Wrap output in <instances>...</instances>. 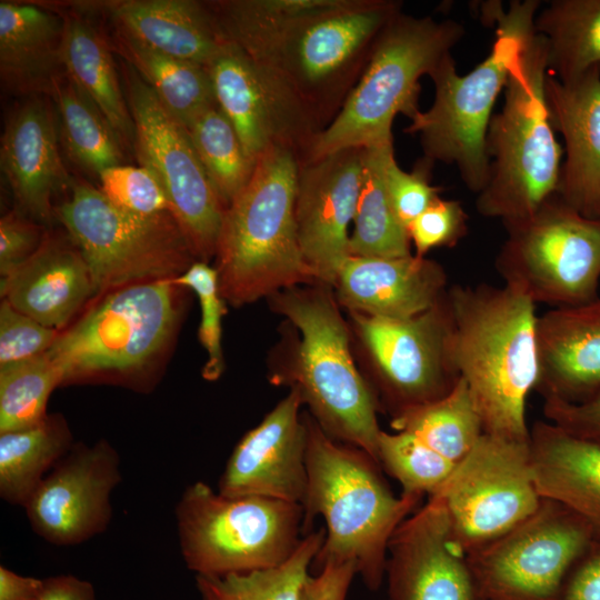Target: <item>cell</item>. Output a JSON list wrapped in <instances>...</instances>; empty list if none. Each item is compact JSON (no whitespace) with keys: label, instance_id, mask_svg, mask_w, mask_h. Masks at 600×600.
<instances>
[{"label":"cell","instance_id":"cell-21","mask_svg":"<svg viewBox=\"0 0 600 600\" xmlns=\"http://www.w3.org/2000/svg\"><path fill=\"white\" fill-rule=\"evenodd\" d=\"M301 397L289 393L236 444L218 482L227 497L254 496L302 504L307 487V424Z\"/></svg>","mask_w":600,"mask_h":600},{"label":"cell","instance_id":"cell-44","mask_svg":"<svg viewBox=\"0 0 600 600\" xmlns=\"http://www.w3.org/2000/svg\"><path fill=\"white\" fill-rule=\"evenodd\" d=\"M59 331L18 311L2 299L0 304V367L46 353Z\"/></svg>","mask_w":600,"mask_h":600},{"label":"cell","instance_id":"cell-37","mask_svg":"<svg viewBox=\"0 0 600 600\" xmlns=\"http://www.w3.org/2000/svg\"><path fill=\"white\" fill-rule=\"evenodd\" d=\"M324 536V528L303 536L291 557L274 568L226 576H196L201 600H299Z\"/></svg>","mask_w":600,"mask_h":600},{"label":"cell","instance_id":"cell-50","mask_svg":"<svg viewBox=\"0 0 600 600\" xmlns=\"http://www.w3.org/2000/svg\"><path fill=\"white\" fill-rule=\"evenodd\" d=\"M42 581L0 566V600H37Z\"/></svg>","mask_w":600,"mask_h":600},{"label":"cell","instance_id":"cell-38","mask_svg":"<svg viewBox=\"0 0 600 600\" xmlns=\"http://www.w3.org/2000/svg\"><path fill=\"white\" fill-rule=\"evenodd\" d=\"M193 148L227 208L250 180L256 163L247 156L231 122L214 104L187 127Z\"/></svg>","mask_w":600,"mask_h":600},{"label":"cell","instance_id":"cell-5","mask_svg":"<svg viewBox=\"0 0 600 600\" xmlns=\"http://www.w3.org/2000/svg\"><path fill=\"white\" fill-rule=\"evenodd\" d=\"M298 156L273 148L261 156L246 187L224 209L216 250L220 293L232 306L304 283H317L296 223Z\"/></svg>","mask_w":600,"mask_h":600},{"label":"cell","instance_id":"cell-18","mask_svg":"<svg viewBox=\"0 0 600 600\" xmlns=\"http://www.w3.org/2000/svg\"><path fill=\"white\" fill-rule=\"evenodd\" d=\"M381 431L378 461L399 481L402 494L436 492L466 459L483 433L466 381L460 378L443 398L410 409Z\"/></svg>","mask_w":600,"mask_h":600},{"label":"cell","instance_id":"cell-17","mask_svg":"<svg viewBox=\"0 0 600 600\" xmlns=\"http://www.w3.org/2000/svg\"><path fill=\"white\" fill-rule=\"evenodd\" d=\"M218 107L254 163L273 148L303 161L324 129L302 98L279 76L228 40L207 67Z\"/></svg>","mask_w":600,"mask_h":600},{"label":"cell","instance_id":"cell-31","mask_svg":"<svg viewBox=\"0 0 600 600\" xmlns=\"http://www.w3.org/2000/svg\"><path fill=\"white\" fill-rule=\"evenodd\" d=\"M64 17L62 59L67 77L93 102L121 144L134 146V126L121 89L111 47L87 16Z\"/></svg>","mask_w":600,"mask_h":600},{"label":"cell","instance_id":"cell-9","mask_svg":"<svg viewBox=\"0 0 600 600\" xmlns=\"http://www.w3.org/2000/svg\"><path fill=\"white\" fill-rule=\"evenodd\" d=\"M463 34V26L456 20L397 14L377 38L361 77L303 161L393 141L396 116L411 120L420 111V78L451 54Z\"/></svg>","mask_w":600,"mask_h":600},{"label":"cell","instance_id":"cell-3","mask_svg":"<svg viewBox=\"0 0 600 600\" xmlns=\"http://www.w3.org/2000/svg\"><path fill=\"white\" fill-rule=\"evenodd\" d=\"M303 417L308 432L303 536L311 532L316 517L326 522L313 564L319 569L327 562H353L364 586L376 591L384 579L389 540L420 499L396 497L377 460L329 437L311 416Z\"/></svg>","mask_w":600,"mask_h":600},{"label":"cell","instance_id":"cell-32","mask_svg":"<svg viewBox=\"0 0 600 600\" xmlns=\"http://www.w3.org/2000/svg\"><path fill=\"white\" fill-rule=\"evenodd\" d=\"M114 50L154 91L166 109L186 128L217 104L207 68L156 51L114 29Z\"/></svg>","mask_w":600,"mask_h":600},{"label":"cell","instance_id":"cell-19","mask_svg":"<svg viewBox=\"0 0 600 600\" xmlns=\"http://www.w3.org/2000/svg\"><path fill=\"white\" fill-rule=\"evenodd\" d=\"M118 451L104 439L72 449L44 477L23 507L33 532L54 546H76L103 533L111 494L121 482Z\"/></svg>","mask_w":600,"mask_h":600},{"label":"cell","instance_id":"cell-33","mask_svg":"<svg viewBox=\"0 0 600 600\" xmlns=\"http://www.w3.org/2000/svg\"><path fill=\"white\" fill-rule=\"evenodd\" d=\"M76 442L67 420L59 413L41 422L0 433V497L24 507L44 477Z\"/></svg>","mask_w":600,"mask_h":600},{"label":"cell","instance_id":"cell-27","mask_svg":"<svg viewBox=\"0 0 600 600\" xmlns=\"http://www.w3.org/2000/svg\"><path fill=\"white\" fill-rule=\"evenodd\" d=\"M74 12L107 14L114 29L147 47L207 68L228 42L209 7L193 0L82 1Z\"/></svg>","mask_w":600,"mask_h":600},{"label":"cell","instance_id":"cell-29","mask_svg":"<svg viewBox=\"0 0 600 600\" xmlns=\"http://www.w3.org/2000/svg\"><path fill=\"white\" fill-rule=\"evenodd\" d=\"M64 17L41 6L0 2V76L13 94L52 96L67 76Z\"/></svg>","mask_w":600,"mask_h":600},{"label":"cell","instance_id":"cell-34","mask_svg":"<svg viewBox=\"0 0 600 600\" xmlns=\"http://www.w3.org/2000/svg\"><path fill=\"white\" fill-rule=\"evenodd\" d=\"M534 27L547 43L549 74L564 81L600 67V0H552Z\"/></svg>","mask_w":600,"mask_h":600},{"label":"cell","instance_id":"cell-46","mask_svg":"<svg viewBox=\"0 0 600 600\" xmlns=\"http://www.w3.org/2000/svg\"><path fill=\"white\" fill-rule=\"evenodd\" d=\"M543 414L549 422L571 434L600 439V391L578 403L544 400Z\"/></svg>","mask_w":600,"mask_h":600},{"label":"cell","instance_id":"cell-20","mask_svg":"<svg viewBox=\"0 0 600 600\" xmlns=\"http://www.w3.org/2000/svg\"><path fill=\"white\" fill-rule=\"evenodd\" d=\"M366 147L299 163L296 223L303 260L317 283L334 287L350 256L348 227L362 184Z\"/></svg>","mask_w":600,"mask_h":600},{"label":"cell","instance_id":"cell-13","mask_svg":"<svg viewBox=\"0 0 600 600\" xmlns=\"http://www.w3.org/2000/svg\"><path fill=\"white\" fill-rule=\"evenodd\" d=\"M592 541V531L581 517L542 498L533 513L466 556L478 599L556 600Z\"/></svg>","mask_w":600,"mask_h":600},{"label":"cell","instance_id":"cell-41","mask_svg":"<svg viewBox=\"0 0 600 600\" xmlns=\"http://www.w3.org/2000/svg\"><path fill=\"white\" fill-rule=\"evenodd\" d=\"M99 179L103 194L126 211L140 216L170 212L160 182L146 167H111L103 170Z\"/></svg>","mask_w":600,"mask_h":600},{"label":"cell","instance_id":"cell-1","mask_svg":"<svg viewBox=\"0 0 600 600\" xmlns=\"http://www.w3.org/2000/svg\"><path fill=\"white\" fill-rule=\"evenodd\" d=\"M208 3L226 39L286 81L324 128L361 77L377 38L402 11L394 0Z\"/></svg>","mask_w":600,"mask_h":600},{"label":"cell","instance_id":"cell-14","mask_svg":"<svg viewBox=\"0 0 600 600\" xmlns=\"http://www.w3.org/2000/svg\"><path fill=\"white\" fill-rule=\"evenodd\" d=\"M123 88L134 126L137 159L160 182L169 211L196 259L207 262L216 256L226 207L200 162L187 128L129 64L123 69Z\"/></svg>","mask_w":600,"mask_h":600},{"label":"cell","instance_id":"cell-23","mask_svg":"<svg viewBox=\"0 0 600 600\" xmlns=\"http://www.w3.org/2000/svg\"><path fill=\"white\" fill-rule=\"evenodd\" d=\"M544 97L566 149L557 194L584 217L600 219V67L564 81L548 73Z\"/></svg>","mask_w":600,"mask_h":600},{"label":"cell","instance_id":"cell-39","mask_svg":"<svg viewBox=\"0 0 600 600\" xmlns=\"http://www.w3.org/2000/svg\"><path fill=\"white\" fill-rule=\"evenodd\" d=\"M57 387H61L60 373L47 352L0 367V433L41 422Z\"/></svg>","mask_w":600,"mask_h":600},{"label":"cell","instance_id":"cell-25","mask_svg":"<svg viewBox=\"0 0 600 600\" xmlns=\"http://www.w3.org/2000/svg\"><path fill=\"white\" fill-rule=\"evenodd\" d=\"M538 377L543 400L584 401L600 391V296L551 308L536 323Z\"/></svg>","mask_w":600,"mask_h":600},{"label":"cell","instance_id":"cell-43","mask_svg":"<svg viewBox=\"0 0 600 600\" xmlns=\"http://www.w3.org/2000/svg\"><path fill=\"white\" fill-rule=\"evenodd\" d=\"M468 216L458 200L436 198L407 228L416 256L432 249L452 248L468 232Z\"/></svg>","mask_w":600,"mask_h":600},{"label":"cell","instance_id":"cell-6","mask_svg":"<svg viewBox=\"0 0 600 600\" xmlns=\"http://www.w3.org/2000/svg\"><path fill=\"white\" fill-rule=\"evenodd\" d=\"M181 289L163 279L109 291L47 351L61 387L110 383L149 390L176 334Z\"/></svg>","mask_w":600,"mask_h":600},{"label":"cell","instance_id":"cell-16","mask_svg":"<svg viewBox=\"0 0 600 600\" xmlns=\"http://www.w3.org/2000/svg\"><path fill=\"white\" fill-rule=\"evenodd\" d=\"M351 316L372 360L377 391L392 418L443 398L460 379L449 356L446 293L408 319Z\"/></svg>","mask_w":600,"mask_h":600},{"label":"cell","instance_id":"cell-7","mask_svg":"<svg viewBox=\"0 0 600 600\" xmlns=\"http://www.w3.org/2000/svg\"><path fill=\"white\" fill-rule=\"evenodd\" d=\"M547 74V43L534 31L510 72L502 108L490 120L489 176L476 200L478 213L503 226L529 217L558 190L563 151L548 114Z\"/></svg>","mask_w":600,"mask_h":600},{"label":"cell","instance_id":"cell-22","mask_svg":"<svg viewBox=\"0 0 600 600\" xmlns=\"http://www.w3.org/2000/svg\"><path fill=\"white\" fill-rule=\"evenodd\" d=\"M449 532L438 494L399 524L387 552L390 600H479L466 557L454 550Z\"/></svg>","mask_w":600,"mask_h":600},{"label":"cell","instance_id":"cell-35","mask_svg":"<svg viewBox=\"0 0 600 600\" xmlns=\"http://www.w3.org/2000/svg\"><path fill=\"white\" fill-rule=\"evenodd\" d=\"M393 143L366 147L362 184L349 239V253L357 257L401 258L411 256V241L398 220L384 182V161Z\"/></svg>","mask_w":600,"mask_h":600},{"label":"cell","instance_id":"cell-28","mask_svg":"<svg viewBox=\"0 0 600 600\" xmlns=\"http://www.w3.org/2000/svg\"><path fill=\"white\" fill-rule=\"evenodd\" d=\"M0 292L18 311L59 330L96 289L87 262L69 234H46L40 248L1 279Z\"/></svg>","mask_w":600,"mask_h":600},{"label":"cell","instance_id":"cell-48","mask_svg":"<svg viewBox=\"0 0 600 600\" xmlns=\"http://www.w3.org/2000/svg\"><path fill=\"white\" fill-rule=\"evenodd\" d=\"M357 576L353 562H327L306 579L299 600H347L352 580Z\"/></svg>","mask_w":600,"mask_h":600},{"label":"cell","instance_id":"cell-2","mask_svg":"<svg viewBox=\"0 0 600 600\" xmlns=\"http://www.w3.org/2000/svg\"><path fill=\"white\" fill-rule=\"evenodd\" d=\"M450 360L472 394L483 433L528 442V394L538 377L536 303L503 284L447 289Z\"/></svg>","mask_w":600,"mask_h":600},{"label":"cell","instance_id":"cell-42","mask_svg":"<svg viewBox=\"0 0 600 600\" xmlns=\"http://www.w3.org/2000/svg\"><path fill=\"white\" fill-rule=\"evenodd\" d=\"M433 163L434 161L423 156L413 169L407 172L398 166L393 150L386 158V188L392 209L406 228L440 197L441 188L430 183Z\"/></svg>","mask_w":600,"mask_h":600},{"label":"cell","instance_id":"cell-4","mask_svg":"<svg viewBox=\"0 0 600 600\" xmlns=\"http://www.w3.org/2000/svg\"><path fill=\"white\" fill-rule=\"evenodd\" d=\"M539 0L481 3V19L494 27V41L487 57L460 76L451 54L429 74L434 99L419 111L404 132L419 134L424 157L454 164L467 188L480 193L487 184L489 159L486 138L493 106L504 90L527 39L536 31Z\"/></svg>","mask_w":600,"mask_h":600},{"label":"cell","instance_id":"cell-12","mask_svg":"<svg viewBox=\"0 0 600 600\" xmlns=\"http://www.w3.org/2000/svg\"><path fill=\"white\" fill-rule=\"evenodd\" d=\"M504 229L494 266L506 284L551 308L599 297L600 219L584 217L554 193Z\"/></svg>","mask_w":600,"mask_h":600},{"label":"cell","instance_id":"cell-40","mask_svg":"<svg viewBox=\"0 0 600 600\" xmlns=\"http://www.w3.org/2000/svg\"><path fill=\"white\" fill-rule=\"evenodd\" d=\"M172 282L193 290L199 299L201 321L198 337L208 354L202 376L207 380H216L221 376L224 366L221 337L222 318L227 312L226 301L220 293L218 272L207 262L196 261L182 274L173 278Z\"/></svg>","mask_w":600,"mask_h":600},{"label":"cell","instance_id":"cell-10","mask_svg":"<svg viewBox=\"0 0 600 600\" xmlns=\"http://www.w3.org/2000/svg\"><path fill=\"white\" fill-rule=\"evenodd\" d=\"M174 513L182 559L196 576L278 567L303 538L301 504L254 496L227 497L203 481L184 489Z\"/></svg>","mask_w":600,"mask_h":600},{"label":"cell","instance_id":"cell-11","mask_svg":"<svg viewBox=\"0 0 600 600\" xmlns=\"http://www.w3.org/2000/svg\"><path fill=\"white\" fill-rule=\"evenodd\" d=\"M54 214L87 262L96 292L173 279L196 262L170 212L126 211L88 183L73 181Z\"/></svg>","mask_w":600,"mask_h":600},{"label":"cell","instance_id":"cell-36","mask_svg":"<svg viewBox=\"0 0 600 600\" xmlns=\"http://www.w3.org/2000/svg\"><path fill=\"white\" fill-rule=\"evenodd\" d=\"M52 99L70 159L96 176L123 164L121 142L93 102L66 76Z\"/></svg>","mask_w":600,"mask_h":600},{"label":"cell","instance_id":"cell-49","mask_svg":"<svg viewBox=\"0 0 600 600\" xmlns=\"http://www.w3.org/2000/svg\"><path fill=\"white\" fill-rule=\"evenodd\" d=\"M37 600H96L93 586L71 574L43 579Z\"/></svg>","mask_w":600,"mask_h":600},{"label":"cell","instance_id":"cell-45","mask_svg":"<svg viewBox=\"0 0 600 600\" xmlns=\"http://www.w3.org/2000/svg\"><path fill=\"white\" fill-rule=\"evenodd\" d=\"M46 234L34 220L20 211H10L0 219V274L9 277L42 244Z\"/></svg>","mask_w":600,"mask_h":600},{"label":"cell","instance_id":"cell-47","mask_svg":"<svg viewBox=\"0 0 600 600\" xmlns=\"http://www.w3.org/2000/svg\"><path fill=\"white\" fill-rule=\"evenodd\" d=\"M556 600H600V542L593 540L574 563Z\"/></svg>","mask_w":600,"mask_h":600},{"label":"cell","instance_id":"cell-15","mask_svg":"<svg viewBox=\"0 0 600 600\" xmlns=\"http://www.w3.org/2000/svg\"><path fill=\"white\" fill-rule=\"evenodd\" d=\"M432 494L444 504L454 550L467 556L533 513L542 497L532 471L530 440L482 433Z\"/></svg>","mask_w":600,"mask_h":600},{"label":"cell","instance_id":"cell-24","mask_svg":"<svg viewBox=\"0 0 600 600\" xmlns=\"http://www.w3.org/2000/svg\"><path fill=\"white\" fill-rule=\"evenodd\" d=\"M51 107L33 97L10 113L1 137L0 164L19 211L50 222L53 198L71 188L61 160Z\"/></svg>","mask_w":600,"mask_h":600},{"label":"cell","instance_id":"cell-30","mask_svg":"<svg viewBox=\"0 0 600 600\" xmlns=\"http://www.w3.org/2000/svg\"><path fill=\"white\" fill-rule=\"evenodd\" d=\"M530 457L539 494L581 517L600 542V439L537 421L530 430Z\"/></svg>","mask_w":600,"mask_h":600},{"label":"cell","instance_id":"cell-26","mask_svg":"<svg viewBox=\"0 0 600 600\" xmlns=\"http://www.w3.org/2000/svg\"><path fill=\"white\" fill-rule=\"evenodd\" d=\"M334 288L351 313L408 319L433 307L447 291L443 267L426 257L349 256Z\"/></svg>","mask_w":600,"mask_h":600},{"label":"cell","instance_id":"cell-8","mask_svg":"<svg viewBox=\"0 0 600 600\" xmlns=\"http://www.w3.org/2000/svg\"><path fill=\"white\" fill-rule=\"evenodd\" d=\"M330 288L297 286L269 297L272 308L301 334L296 363L274 381L298 390L329 437L362 449L378 461L379 404L353 363L348 326Z\"/></svg>","mask_w":600,"mask_h":600}]
</instances>
